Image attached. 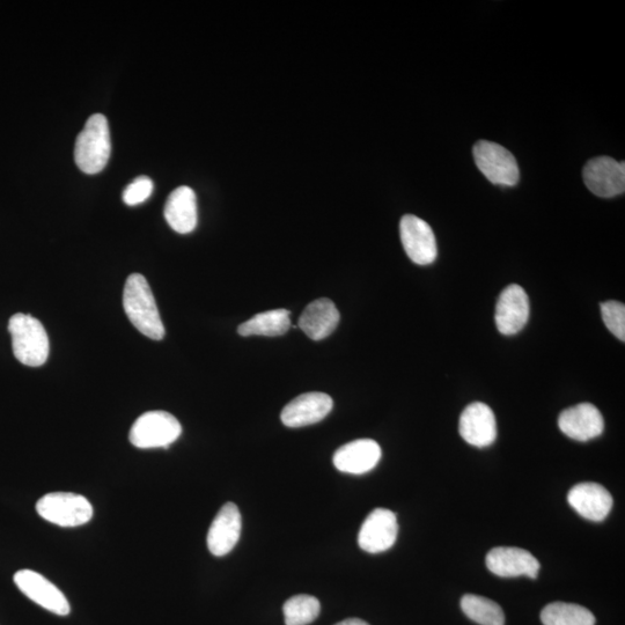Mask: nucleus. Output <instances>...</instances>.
<instances>
[{
    "label": "nucleus",
    "instance_id": "1",
    "mask_svg": "<svg viewBox=\"0 0 625 625\" xmlns=\"http://www.w3.org/2000/svg\"><path fill=\"white\" fill-rule=\"evenodd\" d=\"M123 307L132 325L154 341L163 340L165 327L149 283L141 274H132L124 286Z\"/></svg>",
    "mask_w": 625,
    "mask_h": 625
},
{
    "label": "nucleus",
    "instance_id": "2",
    "mask_svg": "<svg viewBox=\"0 0 625 625\" xmlns=\"http://www.w3.org/2000/svg\"><path fill=\"white\" fill-rule=\"evenodd\" d=\"M13 354L21 364L39 367L49 357V337L42 323L28 314H14L9 322Z\"/></svg>",
    "mask_w": 625,
    "mask_h": 625
},
{
    "label": "nucleus",
    "instance_id": "3",
    "mask_svg": "<svg viewBox=\"0 0 625 625\" xmlns=\"http://www.w3.org/2000/svg\"><path fill=\"white\" fill-rule=\"evenodd\" d=\"M112 152L106 116L94 114L77 137L75 160L80 171L97 174L104 169Z\"/></svg>",
    "mask_w": 625,
    "mask_h": 625
},
{
    "label": "nucleus",
    "instance_id": "4",
    "mask_svg": "<svg viewBox=\"0 0 625 625\" xmlns=\"http://www.w3.org/2000/svg\"><path fill=\"white\" fill-rule=\"evenodd\" d=\"M39 516L61 527H78L90 522L93 506L82 495L72 492H51L36 504Z\"/></svg>",
    "mask_w": 625,
    "mask_h": 625
},
{
    "label": "nucleus",
    "instance_id": "5",
    "mask_svg": "<svg viewBox=\"0 0 625 625\" xmlns=\"http://www.w3.org/2000/svg\"><path fill=\"white\" fill-rule=\"evenodd\" d=\"M182 433L178 419L166 411H149L132 425L130 443L142 450L149 448H168Z\"/></svg>",
    "mask_w": 625,
    "mask_h": 625
},
{
    "label": "nucleus",
    "instance_id": "6",
    "mask_svg": "<svg viewBox=\"0 0 625 625\" xmlns=\"http://www.w3.org/2000/svg\"><path fill=\"white\" fill-rule=\"evenodd\" d=\"M474 159L482 174L494 185L513 187L520 179L513 154L499 144L480 141L474 146Z\"/></svg>",
    "mask_w": 625,
    "mask_h": 625
},
{
    "label": "nucleus",
    "instance_id": "7",
    "mask_svg": "<svg viewBox=\"0 0 625 625\" xmlns=\"http://www.w3.org/2000/svg\"><path fill=\"white\" fill-rule=\"evenodd\" d=\"M13 580L19 590L36 605L56 615L70 614L71 607L63 592L40 573L20 570L14 575Z\"/></svg>",
    "mask_w": 625,
    "mask_h": 625
},
{
    "label": "nucleus",
    "instance_id": "8",
    "mask_svg": "<svg viewBox=\"0 0 625 625\" xmlns=\"http://www.w3.org/2000/svg\"><path fill=\"white\" fill-rule=\"evenodd\" d=\"M401 241L409 259L418 266H429L437 259L436 235L423 219L404 216L400 223Z\"/></svg>",
    "mask_w": 625,
    "mask_h": 625
},
{
    "label": "nucleus",
    "instance_id": "9",
    "mask_svg": "<svg viewBox=\"0 0 625 625\" xmlns=\"http://www.w3.org/2000/svg\"><path fill=\"white\" fill-rule=\"evenodd\" d=\"M399 534L396 514L387 509H375L363 522L358 544L366 553L380 554L391 549Z\"/></svg>",
    "mask_w": 625,
    "mask_h": 625
},
{
    "label": "nucleus",
    "instance_id": "10",
    "mask_svg": "<svg viewBox=\"0 0 625 625\" xmlns=\"http://www.w3.org/2000/svg\"><path fill=\"white\" fill-rule=\"evenodd\" d=\"M583 178L591 193L602 198L622 195L625 190V164L610 157L588 161Z\"/></svg>",
    "mask_w": 625,
    "mask_h": 625
},
{
    "label": "nucleus",
    "instance_id": "11",
    "mask_svg": "<svg viewBox=\"0 0 625 625\" xmlns=\"http://www.w3.org/2000/svg\"><path fill=\"white\" fill-rule=\"evenodd\" d=\"M529 319V299L521 286L511 284L500 293L495 320L500 334L516 335L525 328Z\"/></svg>",
    "mask_w": 625,
    "mask_h": 625
},
{
    "label": "nucleus",
    "instance_id": "12",
    "mask_svg": "<svg viewBox=\"0 0 625 625\" xmlns=\"http://www.w3.org/2000/svg\"><path fill=\"white\" fill-rule=\"evenodd\" d=\"M558 426L566 437L586 443L602 435L605 421L599 409L593 404L580 403L562 411L558 417Z\"/></svg>",
    "mask_w": 625,
    "mask_h": 625
},
{
    "label": "nucleus",
    "instance_id": "13",
    "mask_svg": "<svg viewBox=\"0 0 625 625\" xmlns=\"http://www.w3.org/2000/svg\"><path fill=\"white\" fill-rule=\"evenodd\" d=\"M459 431L469 445L483 448L494 444L497 438L494 411L485 403L469 404L460 417Z\"/></svg>",
    "mask_w": 625,
    "mask_h": 625
},
{
    "label": "nucleus",
    "instance_id": "14",
    "mask_svg": "<svg viewBox=\"0 0 625 625\" xmlns=\"http://www.w3.org/2000/svg\"><path fill=\"white\" fill-rule=\"evenodd\" d=\"M488 569L503 578L526 576L536 579L540 562L529 551L516 547H498L487 555Z\"/></svg>",
    "mask_w": 625,
    "mask_h": 625
},
{
    "label": "nucleus",
    "instance_id": "15",
    "mask_svg": "<svg viewBox=\"0 0 625 625\" xmlns=\"http://www.w3.org/2000/svg\"><path fill=\"white\" fill-rule=\"evenodd\" d=\"M333 407L332 397L325 393L301 394L285 406L281 419L288 428H303L321 422Z\"/></svg>",
    "mask_w": 625,
    "mask_h": 625
},
{
    "label": "nucleus",
    "instance_id": "16",
    "mask_svg": "<svg viewBox=\"0 0 625 625\" xmlns=\"http://www.w3.org/2000/svg\"><path fill=\"white\" fill-rule=\"evenodd\" d=\"M242 519L239 507L234 503H226L219 510L208 533V548L216 557L230 554L240 540Z\"/></svg>",
    "mask_w": 625,
    "mask_h": 625
},
{
    "label": "nucleus",
    "instance_id": "17",
    "mask_svg": "<svg viewBox=\"0 0 625 625\" xmlns=\"http://www.w3.org/2000/svg\"><path fill=\"white\" fill-rule=\"evenodd\" d=\"M381 455L377 441L358 439L338 448L334 455V465L342 473L362 475L377 467Z\"/></svg>",
    "mask_w": 625,
    "mask_h": 625
},
{
    "label": "nucleus",
    "instance_id": "18",
    "mask_svg": "<svg viewBox=\"0 0 625 625\" xmlns=\"http://www.w3.org/2000/svg\"><path fill=\"white\" fill-rule=\"evenodd\" d=\"M568 502L579 516L594 522L608 517L613 509V497L601 484L585 482L573 487L568 495Z\"/></svg>",
    "mask_w": 625,
    "mask_h": 625
},
{
    "label": "nucleus",
    "instance_id": "19",
    "mask_svg": "<svg viewBox=\"0 0 625 625\" xmlns=\"http://www.w3.org/2000/svg\"><path fill=\"white\" fill-rule=\"evenodd\" d=\"M341 315L332 300L321 298L313 301L300 315L298 326L313 341L325 340L335 332Z\"/></svg>",
    "mask_w": 625,
    "mask_h": 625
},
{
    "label": "nucleus",
    "instance_id": "20",
    "mask_svg": "<svg viewBox=\"0 0 625 625\" xmlns=\"http://www.w3.org/2000/svg\"><path fill=\"white\" fill-rule=\"evenodd\" d=\"M165 218L175 232L188 234L197 226V198L195 191L182 186L172 191L165 205Z\"/></svg>",
    "mask_w": 625,
    "mask_h": 625
},
{
    "label": "nucleus",
    "instance_id": "21",
    "mask_svg": "<svg viewBox=\"0 0 625 625\" xmlns=\"http://www.w3.org/2000/svg\"><path fill=\"white\" fill-rule=\"evenodd\" d=\"M291 313L288 310H272L256 314L238 328L241 336H282L291 328Z\"/></svg>",
    "mask_w": 625,
    "mask_h": 625
},
{
    "label": "nucleus",
    "instance_id": "22",
    "mask_svg": "<svg viewBox=\"0 0 625 625\" xmlns=\"http://www.w3.org/2000/svg\"><path fill=\"white\" fill-rule=\"evenodd\" d=\"M543 625H595V617L587 608L566 602H553L541 612Z\"/></svg>",
    "mask_w": 625,
    "mask_h": 625
},
{
    "label": "nucleus",
    "instance_id": "23",
    "mask_svg": "<svg viewBox=\"0 0 625 625\" xmlns=\"http://www.w3.org/2000/svg\"><path fill=\"white\" fill-rule=\"evenodd\" d=\"M461 608L463 613L477 624L505 625L502 607L495 601L480 597V595L466 594L461 600Z\"/></svg>",
    "mask_w": 625,
    "mask_h": 625
},
{
    "label": "nucleus",
    "instance_id": "24",
    "mask_svg": "<svg viewBox=\"0 0 625 625\" xmlns=\"http://www.w3.org/2000/svg\"><path fill=\"white\" fill-rule=\"evenodd\" d=\"M321 612L318 599L312 595L299 594L285 602L283 613L286 625H308L313 623Z\"/></svg>",
    "mask_w": 625,
    "mask_h": 625
},
{
    "label": "nucleus",
    "instance_id": "25",
    "mask_svg": "<svg viewBox=\"0 0 625 625\" xmlns=\"http://www.w3.org/2000/svg\"><path fill=\"white\" fill-rule=\"evenodd\" d=\"M601 315L609 332L620 341H625V306L619 301L601 304Z\"/></svg>",
    "mask_w": 625,
    "mask_h": 625
},
{
    "label": "nucleus",
    "instance_id": "26",
    "mask_svg": "<svg viewBox=\"0 0 625 625\" xmlns=\"http://www.w3.org/2000/svg\"><path fill=\"white\" fill-rule=\"evenodd\" d=\"M153 193V182L147 176H139L124 189L123 201L129 207L144 203Z\"/></svg>",
    "mask_w": 625,
    "mask_h": 625
},
{
    "label": "nucleus",
    "instance_id": "27",
    "mask_svg": "<svg viewBox=\"0 0 625 625\" xmlns=\"http://www.w3.org/2000/svg\"><path fill=\"white\" fill-rule=\"evenodd\" d=\"M335 625H370V624L360 619H348L340 623H337Z\"/></svg>",
    "mask_w": 625,
    "mask_h": 625
}]
</instances>
